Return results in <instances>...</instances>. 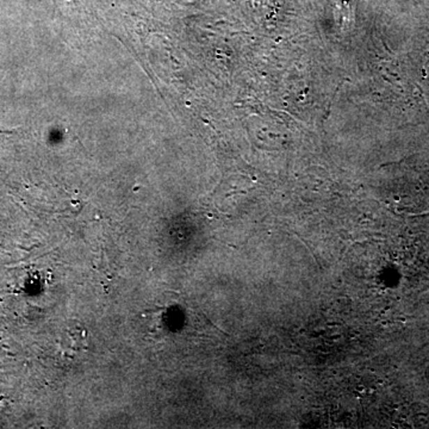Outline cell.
<instances>
[{
  "label": "cell",
  "instance_id": "6da1fadb",
  "mask_svg": "<svg viewBox=\"0 0 429 429\" xmlns=\"http://www.w3.org/2000/svg\"><path fill=\"white\" fill-rule=\"evenodd\" d=\"M66 343H70V346L68 350H75V351H78V350H81L84 346H85V334L80 332V329H77L75 328L73 330V333L70 332V330H67L66 332Z\"/></svg>",
  "mask_w": 429,
  "mask_h": 429
},
{
  "label": "cell",
  "instance_id": "7a4b0ae2",
  "mask_svg": "<svg viewBox=\"0 0 429 429\" xmlns=\"http://www.w3.org/2000/svg\"><path fill=\"white\" fill-rule=\"evenodd\" d=\"M426 68H427V70H428L429 72V58H428V61H427V63H426Z\"/></svg>",
  "mask_w": 429,
  "mask_h": 429
}]
</instances>
